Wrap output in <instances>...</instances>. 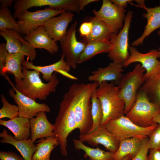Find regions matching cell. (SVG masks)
<instances>
[{"mask_svg":"<svg viewBox=\"0 0 160 160\" xmlns=\"http://www.w3.org/2000/svg\"><path fill=\"white\" fill-rule=\"evenodd\" d=\"M75 100V89L73 84L63 96L54 124V136L59 143L61 154L65 156L68 155V137L77 129L74 110Z\"/></svg>","mask_w":160,"mask_h":160,"instance_id":"cell-1","label":"cell"},{"mask_svg":"<svg viewBox=\"0 0 160 160\" xmlns=\"http://www.w3.org/2000/svg\"><path fill=\"white\" fill-rule=\"evenodd\" d=\"M22 70V79H15V87L22 94L35 100L37 99L41 100H46L51 93L56 92L59 82L56 72L50 81L45 83L41 79L38 71L28 70L23 66Z\"/></svg>","mask_w":160,"mask_h":160,"instance_id":"cell-2","label":"cell"},{"mask_svg":"<svg viewBox=\"0 0 160 160\" xmlns=\"http://www.w3.org/2000/svg\"><path fill=\"white\" fill-rule=\"evenodd\" d=\"M73 84L75 92L74 110L76 128L79 129L80 134H86L91 128L93 124L92 94L99 84L97 82H93Z\"/></svg>","mask_w":160,"mask_h":160,"instance_id":"cell-3","label":"cell"},{"mask_svg":"<svg viewBox=\"0 0 160 160\" xmlns=\"http://www.w3.org/2000/svg\"><path fill=\"white\" fill-rule=\"evenodd\" d=\"M119 87L111 81H103L96 89V95L101 103L103 111L101 125L124 116L125 102L118 96Z\"/></svg>","mask_w":160,"mask_h":160,"instance_id":"cell-4","label":"cell"},{"mask_svg":"<svg viewBox=\"0 0 160 160\" xmlns=\"http://www.w3.org/2000/svg\"><path fill=\"white\" fill-rule=\"evenodd\" d=\"M145 71L140 63H137L132 71L123 76L117 84L119 97L125 102L124 114L126 115L133 106L137 90L146 80Z\"/></svg>","mask_w":160,"mask_h":160,"instance_id":"cell-5","label":"cell"},{"mask_svg":"<svg viewBox=\"0 0 160 160\" xmlns=\"http://www.w3.org/2000/svg\"><path fill=\"white\" fill-rule=\"evenodd\" d=\"M103 125L120 141L131 137L143 139L149 137L158 124L154 123L148 127H141L124 116L118 119L110 121Z\"/></svg>","mask_w":160,"mask_h":160,"instance_id":"cell-6","label":"cell"},{"mask_svg":"<svg viewBox=\"0 0 160 160\" xmlns=\"http://www.w3.org/2000/svg\"><path fill=\"white\" fill-rule=\"evenodd\" d=\"M159 111L160 108L150 101L145 93L140 89L134 104L125 116L137 125L146 127L154 124L153 119Z\"/></svg>","mask_w":160,"mask_h":160,"instance_id":"cell-7","label":"cell"},{"mask_svg":"<svg viewBox=\"0 0 160 160\" xmlns=\"http://www.w3.org/2000/svg\"><path fill=\"white\" fill-rule=\"evenodd\" d=\"M133 15L132 11L128 12L122 29L118 34H113L110 40L111 46L108 56L115 63L123 65L130 56L128 35Z\"/></svg>","mask_w":160,"mask_h":160,"instance_id":"cell-8","label":"cell"},{"mask_svg":"<svg viewBox=\"0 0 160 160\" xmlns=\"http://www.w3.org/2000/svg\"><path fill=\"white\" fill-rule=\"evenodd\" d=\"M64 9H55L46 7L34 12L26 10L17 17V23L20 33L23 35H26L43 25L50 18L65 12Z\"/></svg>","mask_w":160,"mask_h":160,"instance_id":"cell-9","label":"cell"},{"mask_svg":"<svg viewBox=\"0 0 160 160\" xmlns=\"http://www.w3.org/2000/svg\"><path fill=\"white\" fill-rule=\"evenodd\" d=\"M127 10L112 3L110 0H103L100 9L92 12L95 17L105 23L113 34H118L122 29Z\"/></svg>","mask_w":160,"mask_h":160,"instance_id":"cell-10","label":"cell"},{"mask_svg":"<svg viewBox=\"0 0 160 160\" xmlns=\"http://www.w3.org/2000/svg\"><path fill=\"white\" fill-rule=\"evenodd\" d=\"M76 21L67 31L65 37L60 41L63 55L67 64L73 69L77 67L79 56L84 50L86 44L78 41L76 36Z\"/></svg>","mask_w":160,"mask_h":160,"instance_id":"cell-11","label":"cell"},{"mask_svg":"<svg viewBox=\"0 0 160 160\" xmlns=\"http://www.w3.org/2000/svg\"><path fill=\"white\" fill-rule=\"evenodd\" d=\"M12 87L9 90V95L14 100L19 108L18 116L31 119L37 116L40 112H50L49 106L45 103H39L19 92L8 78H7Z\"/></svg>","mask_w":160,"mask_h":160,"instance_id":"cell-12","label":"cell"},{"mask_svg":"<svg viewBox=\"0 0 160 160\" xmlns=\"http://www.w3.org/2000/svg\"><path fill=\"white\" fill-rule=\"evenodd\" d=\"M129 50L130 56L123 64V67L135 62L139 63L145 70V76L146 80L160 69V60L157 59L159 54L158 49H151L143 53L139 52L134 47L129 46Z\"/></svg>","mask_w":160,"mask_h":160,"instance_id":"cell-13","label":"cell"},{"mask_svg":"<svg viewBox=\"0 0 160 160\" xmlns=\"http://www.w3.org/2000/svg\"><path fill=\"white\" fill-rule=\"evenodd\" d=\"M21 34L18 32L10 29L0 31V35L6 41L8 53H22L27 57V59L32 61L37 55L36 50Z\"/></svg>","mask_w":160,"mask_h":160,"instance_id":"cell-14","label":"cell"},{"mask_svg":"<svg viewBox=\"0 0 160 160\" xmlns=\"http://www.w3.org/2000/svg\"><path fill=\"white\" fill-rule=\"evenodd\" d=\"M79 138L83 143L87 142L92 146L102 145L106 149L114 153L118 149L120 143V141L102 125L92 133L80 134Z\"/></svg>","mask_w":160,"mask_h":160,"instance_id":"cell-15","label":"cell"},{"mask_svg":"<svg viewBox=\"0 0 160 160\" xmlns=\"http://www.w3.org/2000/svg\"><path fill=\"white\" fill-rule=\"evenodd\" d=\"M73 16L71 12L66 11L57 17L49 19L43 25L49 36L56 42L63 39L67 33V28Z\"/></svg>","mask_w":160,"mask_h":160,"instance_id":"cell-16","label":"cell"},{"mask_svg":"<svg viewBox=\"0 0 160 160\" xmlns=\"http://www.w3.org/2000/svg\"><path fill=\"white\" fill-rule=\"evenodd\" d=\"M72 4L70 0H17L14 4L13 14L15 19L24 11L33 7L49 6L55 9H71Z\"/></svg>","mask_w":160,"mask_h":160,"instance_id":"cell-17","label":"cell"},{"mask_svg":"<svg viewBox=\"0 0 160 160\" xmlns=\"http://www.w3.org/2000/svg\"><path fill=\"white\" fill-rule=\"evenodd\" d=\"M138 4L135 5L145 9L146 12L143 13V16L147 20V24L143 32L138 39L132 43V46L134 47L139 45H142L144 39L156 30L160 28V1L159 5L154 7L148 8L146 7L144 0H137Z\"/></svg>","mask_w":160,"mask_h":160,"instance_id":"cell-18","label":"cell"},{"mask_svg":"<svg viewBox=\"0 0 160 160\" xmlns=\"http://www.w3.org/2000/svg\"><path fill=\"white\" fill-rule=\"evenodd\" d=\"M35 49H44L54 54L58 52L59 47L45 31L44 25L39 27L24 37Z\"/></svg>","mask_w":160,"mask_h":160,"instance_id":"cell-19","label":"cell"},{"mask_svg":"<svg viewBox=\"0 0 160 160\" xmlns=\"http://www.w3.org/2000/svg\"><path fill=\"white\" fill-rule=\"evenodd\" d=\"M122 65L113 62L110 63L105 67H100L92 72L88 80L93 82H97L100 84L103 81H111L117 85L120 79L124 75V71Z\"/></svg>","mask_w":160,"mask_h":160,"instance_id":"cell-20","label":"cell"},{"mask_svg":"<svg viewBox=\"0 0 160 160\" xmlns=\"http://www.w3.org/2000/svg\"><path fill=\"white\" fill-rule=\"evenodd\" d=\"M31 137L34 142L38 139L54 135V124L48 120L44 112L39 113L37 116L30 119Z\"/></svg>","mask_w":160,"mask_h":160,"instance_id":"cell-21","label":"cell"},{"mask_svg":"<svg viewBox=\"0 0 160 160\" xmlns=\"http://www.w3.org/2000/svg\"><path fill=\"white\" fill-rule=\"evenodd\" d=\"M2 143H8L13 145L20 152L24 160H31L32 157L36 151V144L30 138L28 139L20 140L15 139L11 134L4 129L0 133Z\"/></svg>","mask_w":160,"mask_h":160,"instance_id":"cell-22","label":"cell"},{"mask_svg":"<svg viewBox=\"0 0 160 160\" xmlns=\"http://www.w3.org/2000/svg\"><path fill=\"white\" fill-rule=\"evenodd\" d=\"M0 125L8 129L17 140H26L30 138V119L17 116L8 120L0 119Z\"/></svg>","mask_w":160,"mask_h":160,"instance_id":"cell-23","label":"cell"},{"mask_svg":"<svg viewBox=\"0 0 160 160\" xmlns=\"http://www.w3.org/2000/svg\"><path fill=\"white\" fill-rule=\"evenodd\" d=\"M22 65L28 70H35L42 73L43 79L48 82L52 78V74L54 71L58 72L60 71H63L68 72L70 71L71 68L67 64L64 56L62 55L58 61L50 65L45 66L35 65L27 59L23 61Z\"/></svg>","mask_w":160,"mask_h":160,"instance_id":"cell-24","label":"cell"},{"mask_svg":"<svg viewBox=\"0 0 160 160\" xmlns=\"http://www.w3.org/2000/svg\"><path fill=\"white\" fill-rule=\"evenodd\" d=\"M92 24V31L87 36L82 37L81 41L88 43L110 41L113 34L109 28L103 21L95 16L89 20Z\"/></svg>","mask_w":160,"mask_h":160,"instance_id":"cell-25","label":"cell"},{"mask_svg":"<svg viewBox=\"0 0 160 160\" xmlns=\"http://www.w3.org/2000/svg\"><path fill=\"white\" fill-rule=\"evenodd\" d=\"M160 108V69L148 78L140 89Z\"/></svg>","mask_w":160,"mask_h":160,"instance_id":"cell-26","label":"cell"},{"mask_svg":"<svg viewBox=\"0 0 160 160\" xmlns=\"http://www.w3.org/2000/svg\"><path fill=\"white\" fill-rule=\"evenodd\" d=\"M143 139L131 137L121 141L118 149L114 154V160H121L128 155L131 156V159L134 157L141 148Z\"/></svg>","mask_w":160,"mask_h":160,"instance_id":"cell-27","label":"cell"},{"mask_svg":"<svg viewBox=\"0 0 160 160\" xmlns=\"http://www.w3.org/2000/svg\"><path fill=\"white\" fill-rule=\"evenodd\" d=\"M25 56L20 52L8 53L1 76H5L6 73H9L14 75L15 79L22 80L23 77L22 65Z\"/></svg>","mask_w":160,"mask_h":160,"instance_id":"cell-28","label":"cell"},{"mask_svg":"<svg viewBox=\"0 0 160 160\" xmlns=\"http://www.w3.org/2000/svg\"><path fill=\"white\" fill-rule=\"evenodd\" d=\"M37 142V148L33 154L31 160H50L52 151L59 145L57 140L54 135L40 139Z\"/></svg>","mask_w":160,"mask_h":160,"instance_id":"cell-29","label":"cell"},{"mask_svg":"<svg viewBox=\"0 0 160 160\" xmlns=\"http://www.w3.org/2000/svg\"><path fill=\"white\" fill-rule=\"evenodd\" d=\"M111 46L110 41L94 42L86 44L78 61L79 64L87 61L95 55L104 53H108Z\"/></svg>","mask_w":160,"mask_h":160,"instance_id":"cell-30","label":"cell"},{"mask_svg":"<svg viewBox=\"0 0 160 160\" xmlns=\"http://www.w3.org/2000/svg\"><path fill=\"white\" fill-rule=\"evenodd\" d=\"M73 141L75 148L83 151L84 157H89V160H114L113 153L104 151L97 147L95 148L90 147L79 140L73 139Z\"/></svg>","mask_w":160,"mask_h":160,"instance_id":"cell-31","label":"cell"},{"mask_svg":"<svg viewBox=\"0 0 160 160\" xmlns=\"http://www.w3.org/2000/svg\"><path fill=\"white\" fill-rule=\"evenodd\" d=\"M96 89L93 91L91 97L92 125L87 134L92 133L97 129L101 125L103 120V111L102 105L100 100L96 95Z\"/></svg>","mask_w":160,"mask_h":160,"instance_id":"cell-32","label":"cell"},{"mask_svg":"<svg viewBox=\"0 0 160 160\" xmlns=\"http://www.w3.org/2000/svg\"><path fill=\"white\" fill-rule=\"evenodd\" d=\"M12 29L20 33L17 21L8 8L0 9V31Z\"/></svg>","mask_w":160,"mask_h":160,"instance_id":"cell-33","label":"cell"},{"mask_svg":"<svg viewBox=\"0 0 160 160\" xmlns=\"http://www.w3.org/2000/svg\"><path fill=\"white\" fill-rule=\"evenodd\" d=\"M1 98L3 106L0 109V119L5 118L12 119L18 116V106L9 103L3 94L1 95Z\"/></svg>","mask_w":160,"mask_h":160,"instance_id":"cell-34","label":"cell"},{"mask_svg":"<svg viewBox=\"0 0 160 160\" xmlns=\"http://www.w3.org/2000/svg\"><path fill=\"white\" fill-rule=\"evenodd\" d=\"M147 145L149 149L160 148V125L158 124L156 128L149 136Z\"/></svg>","mask_w":160,"mask_h":160,"instance_id":"cell-35","label":"cell"},{"mask_svg":"<svg viewBox=\"0 0 160 160\" xmlns=\"http://www.w3.org/2000/svg\"><path fill=\"white\" fill-rule=\"evenodd\" d=\"M148 140V137H144L143 139L142 145L139 152L134 157L130 160H147L149 150L147 145Z\"/></svg>","mask_w":160,"mask_h":160,"instance_id":"cell-36","label":"cell"},{"mask_svg":"<svg viewBox=\"0 0 160 160\" xmlns=\"http://www.w3.org/2000/svg\"><path fill=\"white\" fill-rule=\"evenodd\" d=\"M1 160H24L23 157L12 151L0 152Z\"/></svg>","mask_w":160,"mask_h":160,"instance_id":"cell-37","label":"cell"},{"mask_svg":"<svg viewBox=\"0 0 160 160\" xmlns=\"http://www.w3.org/2000/svg\"><path fill=\"white\" fill-rule=\"evenodd\" d=\"M8 52L7 49L6 44H0V74L1 76L2 70L4 66L6 58Z\"/></svg>","mask_w":160,"mask_h":160,"instance_id":"cell-38","label":"cell"},{"mask_svg":"<svg viewBox=\"0 0 160 160\" xmlns=\"http://www.w3.org/2000/svg\"><path fill=\"white\" fill-rule=\"evenodd\" d=\"M92 27V23L90 21L82 23L79 29L81 36L82 37L87 36L91 33Z\"/></svg>","mask_w":160,"mask_h":160,"instance_id":"cell-39","label":"cell"},{"mask_svg":"<svg viewBox=\"0 0 160 160\" xmlns=\"http://www.w3.org/2000/svg\"><path fill=\"white\" fill-rule=\"evenodd\" d=\"M149 154L147 156V160H160V149H149Z\"/></svg>","mask_w":160,"mask_h":160,"instance_id":"cell-40","label":"cell"},{"mask_svg":"<svg viewBox=\"0 0 160 160\" xmlns=\"http://www.w3.org/2000/svg\"><path fill=\"white\" fill-rule=\"evenodd\" d=\"M110 1L115 5L125 9L128 3L131 4V2L133 1L131 0H111Z\"/></svg>","mask_w":160,"mask_h":160,"instance_id":"cell-41","label":"cell"},{"mask_svg":"<svg viewBox=\"0 0 160 160\" xmlns=\"http://www.w3.org/2000/svg\"><path fill=\"white\" fill-rule=\"evenodd\" d=\"M79 9L80 11L83 10L84 7L88 4L95 1H99L98 0H78Z\"/></svg>","mask_w":160,"mask_h":160,"instance_id":"cell-42","label":"cell"},{"mask_svg":"<svg viewBox=\"0 0 160 160\" xmlns=\"http://www.w3.org/2000/svg\"><path fill=\"white\" fill-rule=\"evenodd\" d=\"M15 1L14 0H0L1 7L4 8H8L12 6L13 2Z\"/></svg>","mask_w":160,"mask_h":160,"instance_id":"cell-43","label":"cell"},{"mask_svg":"<svg viewBox=\"0 0 160 160\" xmlns=\"http://www.w3.org/2000/svg\"><path fill=\"white\" fill-rule=\"evenodd\" d=\"M153 121V123L157 124L160 125V111L154 116Z\"/></svg>","mask_w":160,"mask_h":160,"instance_id":"cell-44","label":"cell"},{"mask_svg":"<svg viewBox=\"0 0 160 160\" xmlns=\"http://www.w3.org/2000/svg\"><path fill=\"white\" fill-rule=\"evenodd\" d=\"M131 157L130 155H128L124 157L121 160H130Z\"/></svg>","mask_w":160,"mask_h":160,"instance_id":"cell-45","label":"cell"},{"mask_svg":"<svg viewBox=\"0 0 160 160\" xmlns=\"http://www.w3.org/2000/svg\"><path fill=\"white\" fill-rule=\"evenodd\" d=\"M157 34L158 35L160 36V30H159L157 32ZM158 50L159 52V57H160V47L158 49Z\"/></svg>","mask_w":160,"mask_h":160,"instance_id":"cell-46","label":"cell"},{"mask_svg":"<svg viewBox=\"0 0 160 160\" xmlns=\"http://www.w3.org/2000/svg\"><path fill=\"white\" fill-rule=\"evenodd\" d=\"M159 149H160V148Z\"/></svg>","mask_w":160,"mask_h":160,"instance_id":"cell-47","label":"cell"}]
</instances>
